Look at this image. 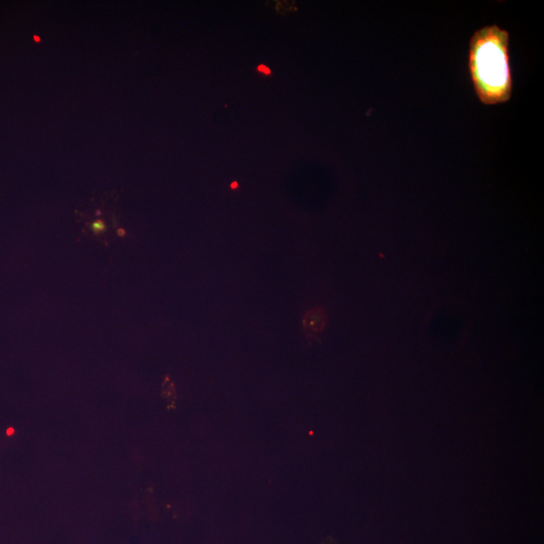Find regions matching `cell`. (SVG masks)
I'll return each mask as SVG.
<instances>
[{
  "label": "cell",
  "instance_id": "obj_1",
  "mask_svg": "<svg viewBox=\"0 0 544 544\" xmlns=\"http://www.w3.org/2000/svg\"><path fill=\"white\" fill-rule=\"evenodd\" d=\"M509 41V33L497 25L485 26L471 37L469 73L475 93L484 105L503 104L512 98Z\"/></svg>",
  "mask_w": 544,
  "mask_h": 544
},
{
  "label": "cell",
  "instance_id": "obj_2",
  "mask_svg": "<svg viewBox=\"0 0 544 544\" xmlns=\"http://www.w3.org/2000/svg\"><path fill=\"white\" fill-rule=\"evenodd\" d=\"M327 314L321 308H315L308 311L304 317V331L309 338L321 334L327 325Z\"/></svg>",
  "mask_w": 544,
  "mask_h": 544
},
{
  "label": "cell",
  "instance_id": "obj_3",
  "mask_svg": "<svg viewBox=\"0 0 544 544\" xmlns=\"http://www.w3.org/2000/svg\"><path fill=\"white\" fill-rule=\"evenodd\" d=\"M257 70H258L259 72H262V73L266 74V75H270V74H271V71H270L266 66H264V65L258 66Z\"/></svg>",
  "mask_w": 544,
  "mask_h": 544
},
{
  "label": "cell",
  "instance_id": "obj_4",
  "mask_svg": "<svg viewBox=\"0 0 544 544\" xmlns=\"http://www.w3.org/2000/svg\"><path fill=\"white\" fill-rule=\"evenodd\" d=\"M93 228L96 231H102L104 229L103 223L101 221H97L93 224Z\"/></svg>",
  "mask_w": 544,
  "mask_h": 544
},
{
  "label": "cell",
  "instance_id": "obj_5",
  "mask_svg": "<svg viewBox=\"0 0 544 544\" xmlns=\"http://www.w3.org/2000/svg\"><path fill=\"white\" fill-rule=\"evenodd\" d=\"M237 187H238V184L236 182L231 185L232 189H236Z\"/></svg>",
  "mask_w": 544,
  "mask_h": 544
},
{
  "label": "cell",
  "instance_id": "obj_6",
  "mask_svg": "<svg viewBox=\"0 0 544 544\" xmlns=\"http://www.w3.org/2000/svg\"><path fill=\"white\" fill-rule=\"evenodd\" d=\"M35 41L40 42V38L35 36Z\"/></svg>",
  "mask_w": 544,
  "mask_h": 544
}]
</instances>
